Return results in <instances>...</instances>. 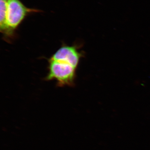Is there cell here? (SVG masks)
<instances>
[{"instance_id":"cell-1","label":"cell","mask_w":150,"mask_h":150,"mask_svg":"<svg viewBox=\"0 0 150 150\" xmlns=\"http://www.w3.org/2000/svg\"><path fill=\"white\" fill-rule=\"evenodd\" d=\"M46 80H55L59 86H72L79 62L70 58L51 56L48 60Z\"/></svg>"},{"instance_id":"cell-2","label":"cell","mask_w":150,"mask_h":150,"mask_svg":"<svg viewBox=\"0 0 150 150\" xmlns=\"http://www.w3.org/2000/svg\"><path fill=\"white\" fill-rule=\"evenodd\" d=\"M40 10L28 8L20 0H8L5 22L0 27L3 37L10 41L16 35V31L25 18L31 14L40 12Z\"/></svg>"}]
</instances>
